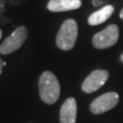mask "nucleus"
Here are the masks:
<instances>
[{"label": "nucleus", "mask_w": 123, "mask_h": 123, "mask_svg": "<svg viewBox=\"0 0 123 123\" xmlns=\"http://www.w3.org/2000/svg\"><path fill=\"white\" fill-rule=\"evenodd\" d=\"M39 93L42 101L48 105L55 104L59 99L61 86L53 73L45 71L41 74L39 79Z\"/></svg>", "instance_id": "f257e3e1"}, {"label": "nucleus", "mask_w": 123, "mask_h": 123, "mask_svg": "<svg viewBox=\"0 0 123 123\" xmlns=\"http://www.w3.org/2000/svg\"><path fill=\"white\" fill-rule=\"evenodd\" d=\"M78 36V26L76 21L69 18L61 26L56 35V45L62 50H71L76 43Z\"/></svg>", "instance_id": "f03ea898"}, {"label": "nucleus", "mask_w": 123, "mask_h": 123, "mask_svg": "<svg viewBox=\"0 0 123 123\" xmlns=\"http://www.w3.org/2000/svg\"><path fill=\"white\" fill-rule=\"evenodd\" d=\"M28 37V30L26 27H18L11 35L8 36L0 45V55H9L18 50L24 44Z\"/></svg>", "instance_id": "7ed1b4c3"}, {"label": "nucleus", "mask_w": 123, "mask_h": 123, "mask_svg": "<svg viewBox=\"0 0 123 123\" xmlns=\"http://www.w3.org/2000/svg\"><path fill=\"white\" fill-rule=\"evenodd\" d=\"M119 39V28L117 25H110L92 38V44L95 48L105 49L117 43Z\"/></svg>", "instance_id": "20e7f679"}, {"label": "nucleus", "mask_w": 123, "mask_h": 123, "mask_svg": "<svg viewBox=\"0 0 123 123\" xmlns=\"http://www.w3.org/2000/svg\"><path fill=\"white\" fill-rule=\"evenodd\" d=\"M119 95L116 92H107L102 94L90 104V111L93 114H103L117 106Z\"/></svg>", "instance_id": "39448f33"}, {"label": "nucleus", "mask_w": 123, "mask_h": 123, "mask_svg": "<svg viewBox=\"0 0 123 123\" xmlns=\"http://www.w3.org/2000/svg\"><path fill=\"white\" fill-rule=\"evenodd\" d=\"M109 78V72L106 70H95L88 75L82 83V90L86 93H92L99 89Z\"/></svg>", "instance_id": "423d86ee"}, {"label": "nucleus", "mask_w": 123, "mask_h": 123, "mask_svg": "<svg viewBox=\"0 0 123 123\" xmlns=\"http://www.w3.org/2000/svg\"><path fill=\"white\" fill-rule=\"evenodd\" d=\"M77 117V103L74 98H67L60 111L61 123H75Z\"/></svg>", "instance_id": "0eeeda50"}, {"label": "nucleus", "mask_w": 123, "mask_h": 123, "mask_svg": "<svg viewBox=\"0 0 123 123\" xmlns=\"http://www.w3.org/2000/svg\"><path fill=\"white\" fill-rule=\"evenodd\" d=\"M81 0H49L47 8L53 12H61L78 9L81 7Z\"/></svg>", "instance_id": "6e6552de"}, {"label": "nucleus", "mask_w": 123, "mask_h": 123, "mask_svg": "<svg viewBox=\"0 0 123 123\" xmlns=\"http://www.w3.org/2000/svg\"><path fill=\"white\" fill-rule=\"evenodd\" d=\"M114 12V7L113 5H105L102 7L101 9L97 10L95 12L91 13L88 18V24L90 26H97L99 24H103L104 22H106L111 15Z\"/></svg>", "instance_id": "1a4fd4ad"}, {"label": "nucleus", "mask_w": 123, "mask_h": 123, "mask_svg": "<svg viewBox=\"0 0 123 123\" xmlns=\"http://www.w3.org/2000/svg\"><path fill=\"white\" fill-rule=\"evenodd\" d=\"M92 4L94 6H98L103 4V0H92Z\"/></svg>", "instance_id": "9d476101"}, {"label": "nucleus", "mask_w": 123, "mask_h": 123, "mask_svg": "<svg viewBox=\"0 0 123 123\" xmlns=\"http://www.w3.org/2000/svg\"><path fill=\"white\" fill-rule=\"evenodd\" d=\"M5 63H4V62H3L2 61V59H1V57H0V75H1V73H2V70H3V67H4L5 66Z\"/></svg>", "instance_id": "9b49d317"}, {"label": "nucleus", "mask_w": 123, "mask_h": 123, "mask_svg": "<svg viewBox=\"0 0 123 123\" xmlns=\"http://www.w3.org/2000/svg\"><path fill=\"white\" fill-rule=\"evenodd\" d=\"M120 18L123 21V8H122V10L120 11Z\"/></svg>", "instance_id": "f8f14e48"}, {"label": "nucleus", "mask_w": 123, "mask_h": 123, "mask_svg": "<svg viewBox=\"0 0 123 123\" xmlns=\"http://www.w3.org/2000/svg\"><path fill=\"white\" fill-rule=\"evenodd\" d=\"M1 37H2V31L0 29V39H1Z\"/></svg>", "instance_id": "ddd939ff"}, {"label": "nucleus", "mask_w": 123, "mask_h": 123, "mask_svg": "<svg viewBox=\"0 0 123 123\" xmlns=\"http://www.w3.org/2000/svg\"><path fill=\"white\" fill-rule=\"evenodd\" d=\"M120 60H121V62L123 63V53H122V55H121V57H120Z\"/></svg>", "instance_id": "4468645a"}]
</instances>
